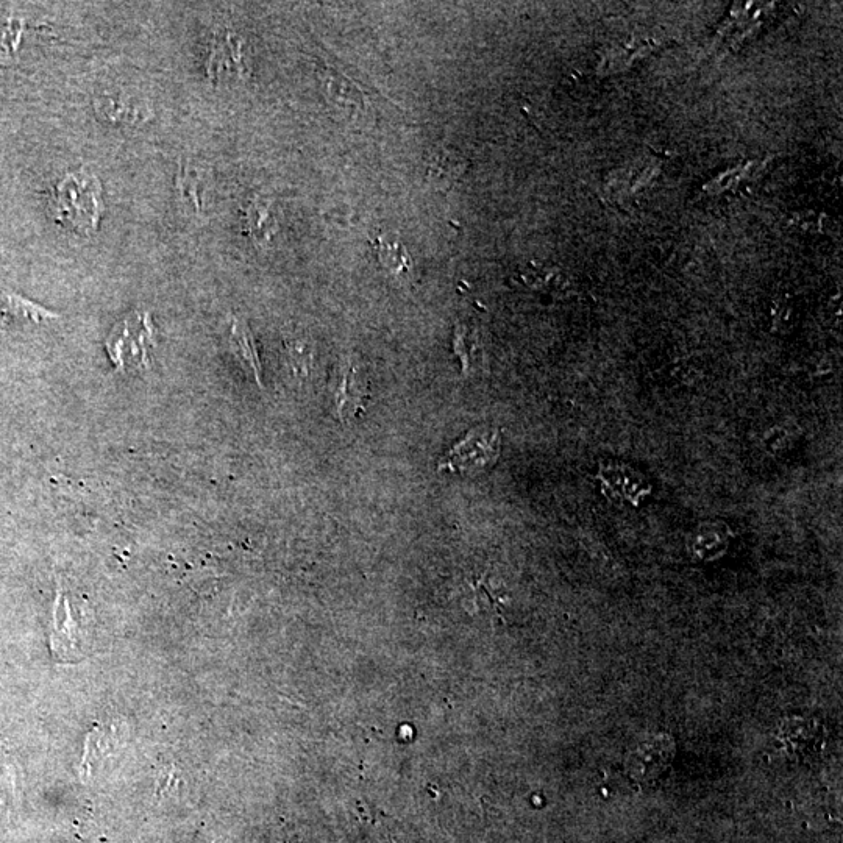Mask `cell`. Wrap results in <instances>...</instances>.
Instances as JSON below:
<instances>
[{
  "label": "cell",
  "instance_id": "6da1fadb",
  "mask_svg": "<svg viewBox=\"0 0 843 843\" xmlns=\"http://www.w3.org/2000/svg\"><path fill=\"white\" fill-rule=\"evenodd\" d=\"M50 210L55 221L72 232L82 235L96 232L105 211L102 185L97 175L80 169L61 178L52 194Z\"/></svg>",
  "mask_w": 843,
  "mask_h": 843
},
{
  "label": "cell",
  "instance_id": "7a4b0ae2",
  "mask_svg": "<svg viewBox=\"0 0 843 843\" xmlns=\"http://www.w3.org/2000/svg\"><path fill=\"white\" fill-rule=\"evenodd\" d=\"M155 346V327L149 313H133L125 317L111 331L107 352L119 370L127 367H146L149 349Z\"/></svg>",
  "mask_w": 843,
  "mask_h": 843
},
{
  "label": "cell",
  "instance_id": "3957f363",
  "mask_svg": "<svg viewBox=\"0 0 843 843\" xmlns=\"http://www.w3.org/2000/svg\"><path fill=\"white\" fill-rule=\"evenodd\" d=\"M500 433L494 428H477L470 431L463 441L445 453L439 470L455 474L477 475L494 466L500 456Z\"/></svg>",
  "mask_w": 843,
  "mask_h": 843
},
{
  "label": "cell",
  "instance_id": "277c9868",
  "mask_svg": "<svg viewBox=\"0 0 843 843\" xmlns=\"http://www.w3.org/2000/svg\"><path fill=\"white\" fill-rule=\"evenodd\" d=\"M672 758L673 744L669 737H648L631 751L628 770L639 781H653L669 767Z\"/></svg>",
  "mask_w": 843,
  "mask_h": 843
},
{
  "label": "cell",
  "instance_id": "5b68a950",
  "mask_svg": "<svg viewBox=\"0 0 843 843\" xmlns=\"http://www.w3.org/2000/svg\"><path fill=\"white\" fill-rule=\"evenodd\" d=\"M425 166L428 185L438 191H449L459 178L463 177L467 161L456 150L439 146L428 153Z\"/></svg>",
  "mask_w": 843,
  "mask_h": 843
},
{
  "label": "cell",
  "instance_id": "8992f818",
  "mask_svg": "<svg viewBox=\"0 0 843 843\" xmlns=\"http://www.w3.org/2000/svg\"><path fill=\"white\" fill-rule=\"evenodd\" d=\"M367 399L366 386L360 380L358 367L347 363L342 367L341 378L335 391L336 411L342 420L353 419L364 410Z\"/></svg>",
  "mask_w": 843,
  "mask_h": 843
},
{
  "label": "cell",
  "instance_id": "52a82bcc",
  "mask_svg": "<svg viewBox=\"0 0 843 843\" xmlns=\"http://www.w3.org/2000/svg\"><path fill=\"white\" fill-rule=\"evenodd\" d=\"M244 228L257 246H267L278 232V214L274 202L255 197L247 205Z\"/></svg>",
  "mask_w": 843,
  "mask_h": 843
},
{
  "label": "cell",
  "instance_id": "ba28073f",
  "mask_svg": "<svg viewBox=\"0 0 843 843\" xmlns=\"http://www.w3.org/2000/svg\"><path fill=\"white\" fill-rule=\"evenodd\" d=\"M0 313L5 321L16 324H44L60 317V314L4 289H0Z\"/></svg>",
  "mask_w": 843,
  "mask_h": 843
},
{
  "label": "cell",
  "instance_id": "9c48e42d",
  "mask_svg": "<svg viewBox=\"0 0 843 843\" xmlns=\"http://www.w3.org/2000/svg\"><path fill=\"white\" fill-rule=\"evenodd\" d=\"M54 619L52 648L57 651L60 658H71L75 651H79L80 636H77V623L72 617L68 598L65 597L61 589L58 592L57 603H55Z\"/></svg>",
  "mask_w": 843,
  "mask_h": 843
},
{
  "label": "cell",
  "instance_id": "30bf717a",
  "mask_svg": "<svg viewBox=\"0 0 843 843\" xmlns=\"http://www.w3.org/2000/svg\"><path fill=\"white\" fill-rule=\"evenodd\" d=\"M235 68L239 74H244V58H242V41L233 33H227L225 38L217 36L211 46L208 74L210 77H221L225 72Z\"/></svg>",
  "mask_w": 843,
  "mask_h": 843
},
{
  "label": "cell",
  "instance_id": "8fae6325",
  "mask_svg": "<svg viewBox=\"0 0 843 843\" xmlns=\"http://www.w3.org/2000/svg\"><path fill=\"white\" fill-rule=\"evenodd\" d=\"M378 258L385 271L397 280H410L413 260L397 236L380 235L377 238Z\"/></svg>",
  "mask_w": 843,
  "mask_h": 843
},
{
  "label": "cell",
  "instance_id": "7c38bea8",
  "mask_svg": "<svg viewBox=\"0 0 843 843\" xmlns=\"http://www.w3.org/2000/svg\"><path fill=\"white\" fill-rule=\"evenodd\" d=\"M233 352L238 356L242 364H246L252 370L258 386L263 388V367H261L260 355H258L257 342L253 338L247 322L241 319L233 321L232 336H230Z\"/></svg>",
  "mask_w": 843,
  "mask_h": 843
},
{
  "label": "cell",
  "instance_id": "4fadbf2b",
  "mask_svg": "<svg viewBox=\"0 0 843 843\" xmlns=\"http://www.w3.org/2000/svg\"><path fill=\"white\" fill-rule=\"evenodd\" d=\"M522 280L525 281V285L530 286V288L548 289V291L561 289L562 283H564V278H562L561 272L536 263L530 264V266L527 267V271L522 274Z\"/></svg>",
  "mask_w": 843,
  "mask_h": 843
},
{
  "label": "cell",
  "instance_id": "5bb4252c",
  "mask_svg": "<svg viewBox=\"0 0 843 843\" xmlns=\"http://www.w3.org/2000/svg\"><path fill=\"white\" fill-rule=\"evenodd\" d=\"M24 24L16 18H8L5 30L0 35V63H8L18 54L21 46Z\"/></svg>",
  "mask_w": 843,
  "mask_h": 843
},
{
  "label": "cell",
  "instance_id": "9a60e30c",
  "mask_svg": "<svg viewBox=\"0 0 843 843\" xmlns=\"http://www.w3.org/2000/svg\"><path fill=\"white\" fill-rule=\"evenodd\" d=\"M97 113L110 122H130L135 118V111L118 97L104 96L97 99Z\"/></svg>",
  "mask_w": 843,
  "mask_h": 843
},
{
  "label": "cell",
  "instance_id": "2e32d148",
  "mask_svg": "<svg viewBox=\"0 0 843 843\" xmlns=\"http://www.w3.org/2000/svg\"><path fill=\"white\" fill-rule=\"evenodd\" d=\"M178 188L180 193L194 203V207L199 208V185H197V172L191 168H183L178 177Z\"/></svg>",
  "mask_w": 843,
  "mask_h": 843
}]
</instances>
